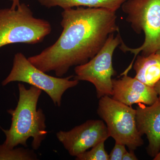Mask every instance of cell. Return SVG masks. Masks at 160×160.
<instances>
[{
    "label": "cell",
    "mask_w": 160,
    "mask_h": 160,
    "mask_svg": "<svg viewBox=\"0 0 160 160\" xmlns=\"http://www.w3.org/2000/svg\"><path fill=\"white\" fill-rule=\"evenodd\" d=\"M56 136L69 154L76 157L110 137L107 126L99 120H88L69 131H59Z\"/></svg>",
    "instance_id": "cell-8"
},
{
    "label": "cell",
    "mask_w": 160,
    "mask_h": 160,
    "mask_svg": "<svg viewBox=\"0 0 160 160\" xmlns=\"http://www.w3.org/2000/svg\"><path fill=\"white\" fill-rule=\"evenodd\" d=\"M154 160H160V151L157 154V155L154 158Z\"/></svg>",
    "instance_id": "cell-19"
},
{
    "label": "cell",
    "mask_w": 160,
    "mask_h": 160,
    "mask_svg": "<svg viewBox=\"0 0 160 160\" xmlns=\"http://www.w3.org/2000/svg\"><path fill=\"white\" fill-rule=\"evenodd\" d=\"M127 151L125 145L121 143L116 142L111 153L109 155V160H122L124 154Z\"/></svg>",
    "instance_id": "cell-15"
},
{
    "label": "cell",
    "mask_w": 160,
    "mask_h": 160,
    "mask_svg": "<svg viewBox=\"0 0 160 160\" xmlns=\"http://www.w3.org/2000/svg\"><path fill=\"white\" fill-rule=\"evenodd\" d=\"M136 110L138 130L142 136L147 137V152L154 158L160 151V99L150 106L139 104Z\"/></svg>",
    "instance_id": "cell-10"
},
{
    "label": "cell",
    "mask_w": 160,
    "mask_h": 160,
    "mask_svg": "<svg viewBox=\"0 0 160 160\" xmlns=\"http://www.w3.org/2000/svg\"><path fill=\"white\" fill-rule=\"evenodd\" d=\"M157 53H158L159 55H160V50H159L158 51V52H157Z\"/></svg>",
    "instance_id": "cell-20"
},
{
    "label": "cell",
    "mask_w": 160,
    "mask_h": 160,
    "mask_svg": "<svg viewBox=\"0 0 160 160\" xmlns=\"http://www.w3.org/2000/svg\"><path fill=\"white\" fill-rule=\"evenodd\" d=\"M18 87L19 97L17 106L14 109L7 110L12 116L10 128L5 130L0 127L6 135L3 144L11 149L19 145L27 147V140L32 138V147L37 150L48 133L45 114L42 109H37L42 90L33 86L27 89L22 83H19Z\"/></svg>",
    "instance_id": "cell-2"
},
{
    "label": "cell",
    "mask_w": 160,
    "mask_h": 160,
    "mask_svg": "<svg viewBox=\"0 0 160 160\" xmlns=\"http://www.w3.org/2000/svg\"><path fill=\"white\" fill-rule=\"evenodd\" d=\"M47 8L59 6L63 9L77 7L103 8L116 12L127 0H37Z\"/></svg>",
    "instance_id": "cell-12"
},
{
    "label": "cell",
    "mask_w": 160,
    "mask_h": 160,
    "mask_svg": "<svg viewBox=\"0 0 160 160\" xmlns=\"http://www.w3.org/2000/svg\"><path fill=\"white\" fill-rule=\"evenodd\" d=\"M33 150L24 148H11L0 145V160H38Z\"/></svg>",
    "instance_id": "cell-13"
},
{
    "label": "cell",
    "mask_w": 160,
    "mask_h": 160,
    "mask_svg": "<svg viewBox=\"0 0 160 160\" xmlns=\"http://www.w3.org/2000/svg\"><path fill=\"white\" fill-rule=\"evenodd\" d=\"M122 41L119 32L116 37L114 33H112L94 57L87 63L75 68L74 79L87 81L93 84L98 98L104 96H112V78L116 73L112 66V56Z\"/></svg>",
    "instance_id": "cell-7"
},
{
    "label": "cell",
    "mask_w": 160,
    "mask_h": 160,
    "mask_svg": "<svg viewBox=\"0 0 160 160\" xmlns=\"http://www.w3.org/2000/svg\"><path fill=\"white\" fill-rule=\"evenodd\" d=\"M72 77L73 76L62 78L49 75L32 65L22 52H18L14 55L10 73L2 84L6 86L12 82L27 83L45 92L54 105L60 107L65 92L78 84V80H71Z\"/></svg>",
    "instance_id": "cell-6"
},
{
    "label": "cell",
    "mask_w": 160,
    "mask_h": 160,
    "mask_svg": "<svg viewBox=\"0 0 160 160\" xmlns=\"http://www.w3.org/2000/svg\"><path fill=\"white\" fill-rule=\"evenodd\" d=\"M153 88H154L156 92L157 93L159 99H160V81L156 84L155 86H154Z\"/></svg>",
    "instance_id": "cell-18"
},
{
    "label": "cell",
    "mask_w": 160,
    "mask_h": 160,
    "mask_svg": "<svg viewBox=\"0 0 160 160\" xmlns=\"http://www.w3.org/2000/svg\"><path fill=\"white\" fill-rule=\"evenodd\" d=\"M51 31L50 22L35 18L25 3H20L14 9H0V48L18 43H39Z\"/></svg>",
    "instance_id": "cell-4"
},
{
    "label": "cell",
    "mask_w": 160,
    "mask_h": 160,
    "mask_svg": "<svg viewBox=\"0 0 160 160\" xmlns=\"http://www.w3.org/2000/svg\"><path fill=\"white\" fill-rule=\"evenodd\" d=\"M123 160H137L138 158L136 156L133 151H127L124 154L122 158Z\"/></svg>",
    "instance_id": "cell-16"
},
{
    "label": "cell",
    "mask_w": 160,
    "mask_h": 160,
    "mask_svg": "<svg viewBox=\"0 0 160 160\" xmlns=\"http://www.w3.org/2000/svg\"><path fill=\"white\" fill-rule=\"evenodd\" d=\"M121 8L133 31L137 34L143 32L145 35L144 42L138 48L128 47L123 41L120 44L122 51L134 54L131 63L123 72L128 74L139 53L146 56L160 49V0H127Z\"/></svg>",
    "instance_id": "cell-3"
},
{
    "label": "cell",
    "mask_w": 160,
    "mask_h": 160,
    "mask_svg": "<svg viewBox=\"0 0 160 160\" xmlns=\"http://www.w3.org/2000/svg\"><path fill=\"white\" fill-rule=\"evenodd\" d=\"M105 141L101 142L92 148L91 150L86 151L78 156V160H109V155L105 149Z\"/></svg>",
    "instance_id": "cell-14"
},
{
    "label": "cell",
    "mask_w": 160,
    "mask_h": 160,
    "mask_svg": "<svg viewBox=\"0 0 160 160\" xmlns=\"http://www.w3.org/2000/svg\"><path fill=\"white\" fill-rule=\"evenodd\" d=\"M98 113L106 123L109 136L116 142L127 146L130 151L144 144L137 127L136 110L132 106L104 96L100 98Z\"/></svg>",
    "instance_id": "cell-5"
},
{
    "label": "cell",
    "mask_w": 160,
    "mask_h": 160,
    "mask_svg": "<svg viewBox=\"0 0 160 160\" xmlns=\"http://www.w3.org/2000/svg\"><path fill=\"white\" fill-rule=\"evenodd\" d=\"M135 60V78L147 86L154 87L160 80V55L152 53L146 56L138 55Z\"/></svg>",
    "instance_id": "cell-11"
},
{
    "label": "cell",
    "mask_w": 160,
    "mask_h": 160,
    "mask_svg": "<svg viewBox=\"0 0 160 160\" xmlns=\"http://www.w3.org/2000/svg\"><path fill=\"white\" fill-rule=\"evenodd\" d=\"M62 32L52 46L28 58L44 72L53 71L62 77L72 66L83 65L94 57L112 33L119 32L116 12L103 8L77 7L64 9Z\"/></svg>",
    "instance_id": "cell-1"
},
{
    "label": "cell",
    "mask_w": 160,
    "mask_h": 160,
    "mask_svg": "<svg viewBox=\"0 0 160 160\" xmlns=\"http://www.w3.org/2000/svg\"><path fill=\"white\" fill-rule=\"evenodd\" d=\"M9 1H11L12 2L11 7H10L12 9H16L20 4V0H9Z\"/></svg>",
    "instance_id": "cell-17"
},
{
    "label": "cell",
    "mask_w": 160,
    "mask_h": 160,
    "mask_svg": "<svg viewBox=\"0 0 160 160\" xmlns=\"http://www.w3.org/2000/svg\"><path fill=\"white\" fill-rule=\"evenodd\" d=\"M118 79H112V98L128 106L134 104L150 106L158 100L153 87L142 83L135 78L122 76Z\"/></svg>",
    "instance_id": "cell-9"
}]
</instances>
